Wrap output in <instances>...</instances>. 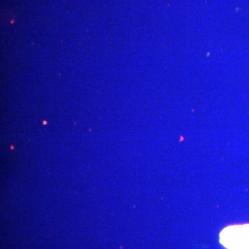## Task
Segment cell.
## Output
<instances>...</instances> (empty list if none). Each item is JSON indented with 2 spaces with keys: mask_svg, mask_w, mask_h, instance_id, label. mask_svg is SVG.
<instances>
[{
  "mask_svg": "<svg viewBox=\"0 0 249 249\" xmlns=\"http://www.w3.org/2000/svg\"><path fill=\"white\" fill-rule=\"evenodd\" d=\"M219 242L227 249H249V224L229 226L223 229Z\"/></svg>",
  "mask_w": 249,
  "mask_h": 249,
  "instance_id": "obj_1",
  "label": "cell"
}]
</instances>
